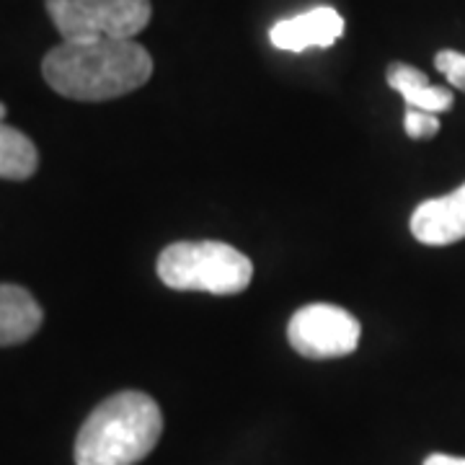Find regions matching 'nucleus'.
I'll return each instance as SVG.
<instances>
[{
	"instance_id": "1",
	"label": "nucleus",
	"mask_w": 465,
	"mask_h": 465,
	"mask_svg": "<svg viewBox=\"0 0 465 465\" xmlns=\"http://www.w3.org/2000/svg\"><path fill=\"white\" fill-rule=\"evenodd\" d=\"M42 75L65 99L112 101L148 84L153 57L134 39H63L45 54Z\"/></svg>"
},
{
	"instance_id": "2",
	"label": "nucleus",
	"mask_w": 465,
	"mask_h": 465,
	"mask_svg": "<svg viewBox=\"0 0 465 465\" xmlns=\"http://www.w3.org/2000/svg\"><path fill=\"white\" fill-rule=\"evenodd\" d=\"M163 434V414L148 393L122 391L91 411L75 440V465H137Z\"/></svg>"
},
{
	"instance_id": "3",
	"label": "nucleus",
	"mask_w": 465,
	"mask_h": 465,
	"mask_svg": "<svg viewBox=\"0 0 465 465\" xmlns=\"http://www.w3.org/2000/svg\"><path fill=\"white\" fill-rule=\"evenodd\" d=\"M155 272L179 292L238 295L251 284L253 264L246 253L220 241H179L161 251Z\"/></svg>"
},
{
	"instance_id": "4",
	"label": "nucleus",
	"mask_w": 465,
	"mask_h": 465,
	"mask_svg": "<svg viewBox=\"0 0 465 465\" xmlns=\"http://www.w3.org/2000/svg\"><path fill=\"white\" fill-rule=\"evenodd\" d=\"M54 29L67 42L134 39L153 18L150 0H47Z\"/></svg>"
},
{
	"instance_id": "5",
	"label": "nucleus",
	"mask_w": 465,
	"mask_h": 465,
	"mask_svg": "<svg viewBox=\"0 0 465 465\" xmlns=\"http://www.w3.org/2000/svg\"><path fill=\"white\" fill-rule=\"evenodd\" d=\"M360 321L349 311L329 302L300 308L287 323V339L300 357L336 360L347 357L360 344Z\"/></svg>"
},
{
	"instance_id": "6",
	"label": "nucleus",
	"mask_w": 465,
	"mask_h": 465,
	"mask_svg": "<svg viewBox=\"0 0 465 465\" xmlns=\"http://www.w3.org/2000/svg\"><path fill=\"white\" fill-rule=\"evenodd\" d=\"M344 34V18L331 5H318L305 14L282 18L269 29V42L282 52H305L311 47H333Z\"/></svg>"
},
{
	"instance_id": "7",
	"label": "nucleus",
	"mask_w": 465,
	"mask_h": 465,
	"mask_svg": "<svg viewBox=\"0 0 465 465\" xmlns=\"http://www.w3.org/2000/svg\"><path fill=\"white\" fill-rule=\"evenodd\" d=\"M411 232L424 246H450L465 238V183L445 197L421 202L411 215Z\"/></svg>"
},
{
	"instance_id": "8",
	"label": "nucleus",
	"mask_w": 465,
	"mask_h": 465,
	"mask_svg": "<svg viewBox=\"0 0 465 465\" xmlns=\"http://www.w3.org/2000/svg\"><path fill=\"white\" fill-rule=\"evenodd\" d=\"M45 311L21 284H0V347L29 341L42 329Z\"/></svg>"
},
{
	"instance_id": "9",
	"label": "nucleus",
	"mask_w": 465,
	"mask_h": 465,
	"mask_svg": "<svg viewBox=\"0 0 465 465\" xmlns=\"http://www.w3.org/2000/svg\"><path fill=\"white\" fill-rule=\"evenodd\" d=\"M388 85L401 94L403 104L409 109H421V112H432V114H442L452 106V91L442 88V85H432L430 78L414 65H406V63H391L388 65Z\"/></svg>"
},
{
	"instance_id": "10",
	"label": "nucleus",
	"mask_w": 465,
	"mask_h": 465,
	"mask_svg": "<svg viewBox=\"0 0 465 465\" xmlns=\"http://www.w3.org/2000/svg\"><path fill=\"white\" fill-rule=\"evenodd\" d=\"M5 104L0 101V179L8 182H26L39 168V150L26 134L8 127L5 119Z\"/></svg>"
},
{
	"instance_id": "11",
	"label": "nucleus",
	"mask_w": 465,
	"mask_h": 465,
	"mask_svg": "<svg viewBox=\"0 0 465 465\" xmlns=\"http://www.w3.org/2000/svg\"><path fill=\"white\" fill-rule=\"evenodd\" d=\"M403 130L411 140H430L440 133V116L421 109H409L403 112Z\"/></svg>"
},
{
	"instance_id": "12",
	"label": "nucleus",
	"mask_w": 465,
	"mask_h": 465,
	"mask_svg": "<svg viewBox=\"0 0 465 465\" xmlns=\"http://www.w3.org/2000/svg\"><path fill=\"white\" fill-rule=\"evenodd\" d=\"M434 65L437 70L448 78V84L452 88H460L465 91V54L463 52H455V50H442L437 52V57H434Z\"/></svg>"
},
{
	"instance_id": "13",
	"label": "nucleus",
	"mask_w": 465,
	"mask_h": 465,
	"mask_svg": "<svg viewBox=\"0 0 465 465\" xmlns=\"http://www.w3.org/2000/svg\"><path fill=\"white\" fill-rule=\"evenodd\" d=\"M424 465H465V458H455V455H442V452H434L430 455Z\"/></svg>"
}]
</instances>
